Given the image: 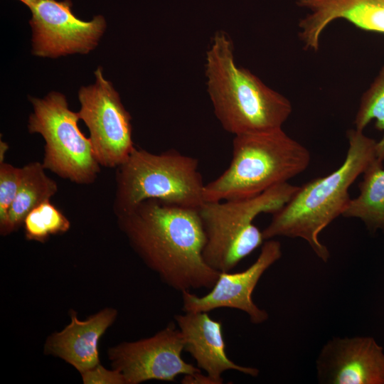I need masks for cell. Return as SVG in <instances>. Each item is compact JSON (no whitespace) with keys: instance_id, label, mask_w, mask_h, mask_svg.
<instances>
[{"instance_id":"6da1fadb","label":"cell","mask_w":384,"mask_h":384,"mask_svg":"<svg viewBox=\"0 0 384 384\" xmlns=\"http://www.w3.org/2000/svg\"><path fill=\"white\" fill-rule=\"evenodd\" d=\"M116 216L134 250L166 285L181 292L213 287L220 272L204 260L198 208L147 199Z\"/></svg>"},{"instance_id":"7a4b0ae2","label":"cell","mask_w":384,"mask_h":384,"mask_svg":"<svg viewBox=\"0 0 384 384\" xmlns=\"http://www.w3.org/2000/svg\"><path fill=\"white\" fill-rule=\"evenodd\" d=\"M348 148L341 166L332 173L299 186L289 201L272 214L262 230L265 240L302 238L324 262L330 257L319 240L321 232L342 215L349 204V188L377 159V142L356 129L347 131Z\"/></svg>"},{"instance_id":"3957f363","label":"cell","mask_w":384,"mask_h":384,"mask_svg":"<svg viewBox=\"0 0 384 384\" xmlns=\"http://www.w3.org/2000/svg\"><path fill=\"white\" fill-rule=\"evenodd\" d=\"M207 91L223 128L234 136L282 128L290 116V101L249 70L237 65L234 47L217 31L206 52Z\"/></svg>"},{"instance_id":"277c9868","label":"cell","mask_w":384,"mask_h":384,"mask_svg":"<svg viewBox=\"0 0 384 384\" xmlns=\"http://www.w3.org/2000/svg\"><path fill=\"white\" fill-rule=\"evenodd\" d=\"M309 151L282 128L235 135L232 159L218 178L205 184V201L257 196L304 171Z\"/></svg>"},{"instance_id":"5b68a950","label":"cell","mask_w":384,"mask_h":384,"mask_svg":"<svg viewBox=\"0 0 384 384\" xmlns=\"http://www.w3.org/2000/svg\"><path fill=\"white\" fill-rule=\"evenodd\" d=\"M205 183L198 159L169 149L154 154L135 146L117 167L114 211H128L147 199L199 208Z\"/></svg>"},{"instance_id":"8992f818","label":"cell","mask_w":384,"mask_h":384,"mask_svg":"<svg viewBox=\"0 0 384 384\" xmlns=\"http://www.w3.org/2000/svg\"><path fill=\"white\" fill-rule=\"evenodd\" d=\"M298 188L287 182L251 198L205 201L198 211L206 237V263L219 272H230L265 240L255 218L278 211Z\"/></svg>"},{"instance_id":"52a82bcc","label":"cell","mask_w":384,"mask_h":384,"mask_svg":"<svg viewBox=\"0 0 384 384\" xmlns=\"http://www.w3.org/2000/svg\"><path fill=\"white\" fill-rule=\"evenodd\" d=\"M33 112L28 119L31 134L45 139L43 167L79 184L94 182L100 172L90 137L78 127V112L68 107L65 96L51 92L44 98L30 97Z\"/></svg>"},{"instance_id":"ba28073f","label":"cell","mask_w":384,"mask_h":384,"mask_svg":"<svg viewBox=\"0 0 384 384\" xmlns=\"http://www.w3.org/2000/svg\"><path fill=\"white\" fill-rule=\"evenodd\" d=\"M95 82L80 87L78 112L90 132L93 153L100 166L117 168L135 148L132 138V117L102 69L95 71Z\"/></svg>"},{"instance_id":"9c48e42d","label":"cell","mask_w":384,"mask_h":384,"mask_svg":"<svg viewBox=\"0 0 384 384\" xmlns=\"http://www.w3.org/2000/svg\"><path fill=\"white\" fill-rule=\"evenodd\" d=\"M70 0H40L28 6L31 12L32 53L58 58L87 54L95 49L106 28V21L97 15L82 21L73 14Z\"/></svg>"},{"instance_id":"30bf717a","label":"cell","mask_w":384,"mask_h":384,"mask_svg":"<svg viewBox=\"0 0 384 384\" xmlns=\"http://www.w3.org/2000/svg\"><path fill=\"white\" fill-rule=\"evenodd\" d=\"M183 351L178 327L169 324L151 337L110 348L108 354L114 369L123 375L125 384H138L150 380L174 382L180 375L201 372L183 359Z\"/></svg>"},{"instance_id":"8fae6325","label":"cell","mask_w":384,"mask_h":384,"mask_svg":"<svg viewBox=\"0 0 384 384\" xmlns=\"http://www.w3.org/2000/svg\"><path fill=\"white\" fill-rule=\"evenodd\" d=\"M281 257L280 242L274 238L266 240L257 258L250 266L235 273L220 272L208 294L199 297L191 291L182 292L183 312H209L230 308L245 312L253 324L264 323L268 319V313L255 304L252 292L265 271Z\"/></svg>"},{"instance_id":"7c38bea8","label":"cell","mask_w":384,"mask_h":384,"mask_svg":"<svg viewBox=\"0 0 384 384\" xmlns=\"http://www.w3.org/2000/svg\"><path fill=\"white\" fill-rule=\"evenodd\" d=\"M322 384H384L383 348L370 336L334 337L316 360Z\"/></svg>"},{"instance_id":"4fadbf2b","label":"cell","mask_w":384,"mask_h":384,"mask_svg":"<svg viewBox=\"0 0 384 384\" xmlns=\"http://www.w3.org/2000/svg\"><path fill=\"white\" fill-rule=\"evenodd\" d=\"M174 319L181 334L184 351L196 362L197 366L218 384L223 383L222 374L236 370L256 377L260 370L233 362L226 353L222 323L213 319L208 312L186 311L176 314Z\"/></svg>"},{"instance_id":"5bb4252c","label":"cell","mask_w":384,"mask_h":384,"mask_svg":"<svg viewBox=\"0 0 384 384\" xmlns=\"http://www.w3.org/2000/svg\"><path fill=\"white\" fill-rule=\"evenodd\" d=\"M117 311L107 308L80 321L72 311L71 322L60 332L48 338L46 352L58 356L82 373L99 364L98 342L113 323Z\"/></svg>"},{"instance_id":"9a60e30c","label":"cell","mask_w":384,"mask_h":384,"mask_svg":"<svg viewBox=\"0 0 384 384\" xmlns=\"http://www.w3.org/2000/svg\"><path fill=\"white\" fill-rule=\"evenodd\" d=\"M359 195L351 198L343 217L362 220L371 232L384 233V168L378 158L363 173Z\"/></svg>"},{"instance_id":"2e32d148","label":"cell","mask_w":384,"mask_h":384,"mask_svg":"<svg viewBox=\"0 0 384 384\" xmlns=\"http://www.w3.org/2000/svg\"><path fill=\"white\" fill-rule=\"evenodd\" d=\"M23 169L22 182L9 210L6 235L22 226L27 215L50 201L58 191L57 183L46 175L42 163L31 162Z\"/></svg>"},{"instance_id":"e0dca14e","label":"cell","mask_w":384,"mask_h":384,"mask_svg":"<svg viewBox=\"0 0 384 384\" xmlns=\"http://www.w3.org/2000/svg\"><path fill=\"white\" fill-rule=\"evenodd\" d=\"M375 119V128L383 132L382 139L377 142V158L384 161V66L380 69L369 87L363 94L354 124L355 129L363 132L366 126Z\"/></svg>"},{"instance_id":"ac0fdd59","label":"cell","mask_w":384,"mask_h":384,"mask_svg":"<svg viewBox=\"0 0 384 384\" xmlns=\"http://www.w3.org/2000/svg\"><path fill=\"white\" fill-rule=\"evenodd\" d=\"M23 225L27 240L43 242L50 235L68 231L70 223L50 201H47L38 205L27 215Z\"/></svg>"},{"instance_id":"d6986e66","label":"cell","mask_w":384,"mask_h":384,"mask_svg":"<svg viewBox=\"0 0 384 384\" xmlns=\"http://www.w3.org/2000/svg\"><path fill=\"white\" fill-rule=\"evenodd\" d=\"M23 176V169L0 163V233L6 235L9 214L18 193Z\"/></svg>"},{"instance_id":"ffe728a7","label":"cell","mask_w":384,"mask_h":384,"mask_svg":"<svg viewBox=\"0 0 384 384\" xmlns=\"http://www.w3.org/2000/svg\"><path fill=\"white\" fill-rule=\"evenodd\" d=\"M85 384H125L123 375L117 370H107L100 363L94 368L81 373Z\"/></svg>"},{"instance_id":"44dd1931","label":"cell","mask_w":384,"mask_h":384,"mask_svg":"<svg viewBox=\"0 0 384 384\" xmlns=\"http://www.w3.org/2000/svg\"><path fill=\"white\" fill-rule=\"evenodd\" d=\"M181 383L184 384H218L215 380L206 374L202 375L201 372L183 375Z\"/></svg>"},{"instance_id":"7402d4cb","label":"cell","mask_w":384,"mask_h":384,"mask_svg":"<svg viewBox=\"0 0 384 384\" xmlns=\"http://www.w3.org/2000/svg\"><path fill=\"white\" fill-rule=\"evenodd\" d=\"M9 149V146L4 142H0V163L4 162L5 153Z\"/></svg>"},{"instance_id":"603a6c76","label":"cell","mask_w":384,"mask_h":384,"mask_svg":"<svg viewBox=\"0 0 384 384\" xmlns=\"http://www.w3.org/2000/svg\"><path fill=\"white\" fill-rule=\"evenodd\" d=\"M19 1H21L22 3H23L24 4H26L28 6L31 4L38 1L40 0H19Z\"/></svg>"}]
</instances>
